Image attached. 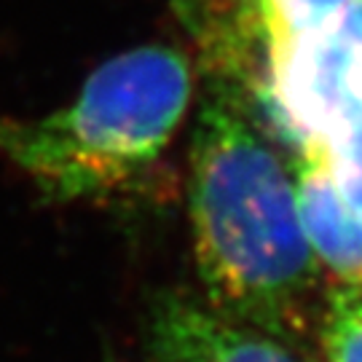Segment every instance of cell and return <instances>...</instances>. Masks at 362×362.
Wrapping results in <instances>:
<instances>
[{"label": "cell", "mask_w": 362, "mask_h": 362, "mask_svg": "<svg viewBox=\"0 0 362 362\" xmlns=\"http://www.w3.org/2000/svg\"><path fill=\"white\" fill-rule=\"evenodd\" d=\"M239 91H215L194 134L196 269L215 309L298 341L325 317L322 266L300 220L296 175Z\"/></svg>", "instance_id": "obj_1"}, {"label": "cell", "mask_w": 362, "mask_h": 362, "mask_svg": "<svg viewBox=\"0 0 362 362\" xmlns=\"http://www.w3.org/2000/svg\"><path fill=\"white\" fill-rule=\"evenodd\" d=\"M191 94V65L180 52H124L97 67L65 107L0 118V158L52 202L118 194L167 151Z\"/></svg>", "instance_id": "obj_2"}, {"label": "cell", "mask_w": 362, "mask_h": 362, "mask_svg": "<svg viewBox=\"0 0 362 362\" xmlns=\"http://www.w3.org/2000/svg\"><path fill=\"white\" fill-rule=\"evenodd\" d=\"M177 13L223 83H266L269 43L260 0H177Z\"/></svg>", "instance_id": "obj_4"}, {"label": "cell", "mask_w": 362, "mask_h": 362, "mask_svg": "<svg viewBox=\"0 0 362 362\" xmlns=\"http://www.w3.org/2000/svg\"><path fill=\"white\" fill-rule=\"evenodd\" d=\"M357 0H260V19L269 43V59L290 40L333 25Z\"/></svg>", "instance_id": "obj_7"}, {"label": "cell", "mask_w": 362, "mask_h": 362, "mask_svg": "<svg viewBox=\"0 0 362 362\" xmlns=\"http://www.w3.org/2000/svg\"><path fill=\"white\" fill-rule=\"evenodd\" d=\"M298 207L320 266L336 282H362V218L346 207L314 151L300 153L296 172Z\"/></svg>", "instance_id": "obj_5"}, {"label": "cell", "mask_w": 362, "mask_h": 362, "mask_svg": "<svg viewBox=\"0 0 362 362\" xmlns=\"http://www.w3.org/2000/svg\"><path fill=\"white\" fill-rule=\"evenodd\" d=\"M148 349L151 362H306L293 341L185 296L153 311Z\"/></svg>", "instance_id": "obj_3"}, {"label": "cell", "mask_w": 362, "mask_h": 362, "mask_svg": "<svg viewBox=\"0 0 362 362\" xmlns=\"http://www.w3.org/2000/svg\"><path fill=\"white\" fill-rule=\"evenodd\" d=\"M327 362H362V282H338L325 306Z\"/></svg>", "instance_id": "obj_8"}, {"label": "cell", "mask_w": 362, "mask_h": 362, "mask_svg": "<svg viewBox=\"0 0 362 362\" xmlns=\"http://www.w3.org/2000/svg\"><path fill=\"white\" fill-rule=\"evenodd\" d=\"M306 151H314L322 158L338 196L362 218V97L344 110L322 143Z\"/></svg>", "instance_id": "obj_6"}]
</instances>
